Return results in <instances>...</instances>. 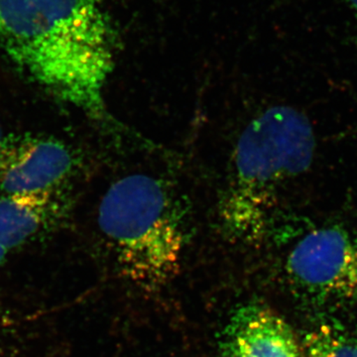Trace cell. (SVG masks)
I'll return each instance as SVG.
<instances>
[{"mask_svg":"<svg viewBox=\"0 0 357 357\" xmlns=\"http://www.w3.org/2000/svg\"><path fill=\"white\" fill-rule=\"evenodd\" d=\"M220 357H303L287 321L270 307L248 303L232 312L220 340Z\"/></svg>","mask_w":357,"mask_h":357,"instance_id":"obj_6","label":"cell"},{"mask_svg":"<svg viewBox=\"0 0 357 357\" xmlns=\"http://www.w3.org/2000/svg\"><path fill=\"white\" fill-rule=\"evenodd\" d=\"M98 225L121 274L136 286L156 290L178 273L189 213L165 178L138 173L115 181L98 206Z\"/></svg>","mask_w":357,"mask_h":357,"instance_id":"obj_3","label":"cell"},{"mask_svg":"<svg viewBox=\"0 0 357 357\" xmlns=\"http://www.w3.org/2000/svg\"><path fill=\"white\" fill-rule=\"evenodd\" d=\"M8 253L9 251L0 244V269L6 264Z\"/></svg>","mask_w":357,"mask_h":357,"instance_id":"obj_9","label":"cell"},{"mask_svg":"<svg viewBox=\"0 0 357 357\" xmlns=\"http://www.w3.org/2000/svg\"><path fill=\"white\" fill-rule=\"evenodd\" d=\"M7 135L4 133L3 128H2L1 124H0V155L2 153L3 150L4 144H6Z\"/></svg>","mask_w":357,"mask_h":357,"instance_id":"obj_10","label":"cell"},{"mask_svg":"<svg viewBox=\"0 0 357 357\" xmlns=\"http://www.w3.org/2000/svg\"><path fill=\"white\" fill-rule=\"evenodd\" d=\"M72 201L67 190L14 192L0 196V244L14 250L36 243L69 222Z\"/></svg>","mask_w":357,"mask_h":357,"instance_id":"obj_7","label":"cell"},{"mask_svg":"<svg viewBox=\"0 0 357 357\" xmlns=\"http://www.w3.org/2000/svg\"><path fill=\"white\" fill-rule=\"evenodd\" d=\"M81 159L65 141L47 135L7 136L0 155L3 194L67 190Z\"/></svg>","mask_w":357,"mask_h":357,"instance_id":"obj_5","label":"cell"},{"mask_svg":"<svg viewBox=\"0 0 357 357\" xmlns=\"http://www.w3.org/2000/svg\"><path fill=\"white\" fill-rule=\"evenodd\" d=\"M349 3H351V6L352 8L354 9V10L356 11L357 13V0H349Z\"/></svg>","mask_w":357,"mask_h":357,"instance_id":"obj_11","label":"cell"},{"mask_svg":"<svg viewBox=\"0 0 357 357\" xmlns=\"http://www.w3.org/2000/svg\"><path fill=\"white\" fill-rule=\"evenodd\" d=\"M314 150L311 122L294 107H268L248 122L232 152L218 204L220 227L230 241L266 238L281 190L309 170Z\"/></svg>","mask_w":357,"mask_h":357,"instance_id":"obj_2","label":"cell"},{"mask_svg":"<svg viewBox=\"0 0 357 357\" xmlns=\"http://www.w3.org/2000/svg\"><path fill=\"white\" fill-rule=\"evenodd\" d=\"M286 275L294 292L317 306L357 302V234L340 227L311 230L293 246Z\"/></svg>","mask_w":357,"mask_h":357,"instance_id":"obj_4","label":"cell"},{"mask_svg":"<svg viewBox=\"0 0 357 357\" xmlns=\"http://www.w3.org/2000/svg\"><path fill=\"white\" fill-rule=\"evenodd\" d=\"M303 357H357L354 340L340 328L319 326L303 340Z\"/></svg>","mask_w":357,"mask_h":357,"instance_id":"obj_8","label":"cell"},{"mask_svg":"<svg viewBox=\"0 0 357 357\" xmlns=\"http://www.w3.org/2000/svg\"><path fill=\"white\" fill-rule=\"evenodd\" d=\"M352 340H354V347H356V351L357 352V335H356V337L352 338Z\"/></svg>","mask_w":357,"mask_h":357,"instance_id":"obj_12","label":"cell"},{"mask_svg":"<svg viewBox=\"0 0 357 357\" xmlns=\"http://www.w3.org/2000/svg\"><path fill=\"white\" fill-rule=\"evenodd\" d=\"M119 36L105 0H0V49L45 93L109 123L103 91Z\"/></svg>","mask_w":357,"mask_h":357,"instance_id":"obj_1","label":"cell"}]
</instances>
